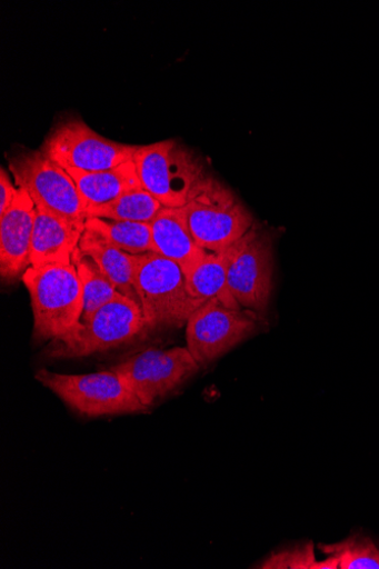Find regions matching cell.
<instances>
[{
    "mask_svg": "<svg viewBox=\"0 0 379 569\" xmlns=\"http://www.w3.org/2000/svg\"><path fill=\"white\" fill-rule=\"evenodd\" d=\"M86 229L99 233L107 241L131 254L157 252L150 223L91 218L87 219Z\"/></svg>",
    "mask_w": 379,
    "mask_h": 569,
    "instance_id": "obj_20",
    "label": "cell"
},
{
    "mask_svg": "<svg viewBox=\"0 0 379 569\" xmlns=\"http://www.w3.org/2000/svg\"><path fill=\"white\" fill-rule=\"evenodd\" d=\"M67 171L76 182L87 209L111 202L128 191L142 188L133 160L111 170Z\"/></svg>",
    "mask_w": 379,
    "mask_h": 569,
    "instance_id": "obj_16",
    "label": "cell"
},
{
    "mask_svg": "<svg viewBox=\"0 0 379 569\" xmlns=\"http://www.w3.org/2000/svg\"><path fill=\"white\" fill-rule=\"evenodd\" d=\"M86 231V223L76 222L37 206L31 241V267L71 264L72 256Z\"/></svg>",
    "mask_w": 379,
    "mask_h": 569,
    "instance_id": "obj_13",
    "label": "cell"
},
{
    "mask_svg": "<svg viewBox=\"0 0 379 569\" xmlns=\"http://www.w3.org/2000/svg\"><path fill=\"white\" fill-rule=\"evenodd\" d=\"M190 231L207 251L231 247L253 228V218L236 193L208 176L191 192L184 206Z\"/></svg>",
    "mask_w": 379,
    "mask_h": 569,
    "instance_id": "obj_4",
    "label": "cell"
},
{
    "mask_svg": "<svg viewBox=\"0 0 379 569\" xmlns=\"http://www.w3.org/2000/svg\"><path fill=\"white\" fill-rule=\"evenodd\" d=\"M200 369L188 348L182 347L147 349L111 368L148 408L178 390Z\"/></svg>",
    "mask_w": 379,
    "mask_h": 569,
    "instance_id": "obj_9",
    "label": "cell"
},
{
    "mask_svg": "<svg viewBox=\"0 0 379 569\" xmlns=\"http://www.w3.org/2000/svg\"><path fill=\"white\" fill-rule=\"evenodd\" d=\"M79 248L93 258V261L121 295L140 306L134 286L133 254L119 249L99 233L88 229L80 240Z\"/></svg>",
    "mask_w": 379,
    "mask_h": 569,
    "instance_id": "obj_17",
    "label": "cell"
},
{
    "mask_svg": "<svg viewBox=\"0 0 379 569\" xmlns=\"http://www.w3.org/2000/svg\"><path fill=\"white\" fill-rule=\"evenodd\" d=\"M315 547L312 542L270 555L259 568L265 569H317Z\"/></svg>",
    "mask_w": 379,
    "mask_h": 569,
    "instance_id": "obj_22",
    "label": "cell"
},
{
    "mask_svg": "<svg viewBox=\"0 0 379 569\" xmlns=\"http://www.w3.org/2000/svg\"><path fill=\"white\" fill-rule=\"evenodd\" d=\"M150 226L157 253L180 266L184 276L207 256L190 231L184 207H162Z\"/></svg>",
    "mask_w": 379,
    "mask_h": 569,
    "instance_id": "obj_14",
    "label": "cell"
},
{
    "mask_svg": "<svg viewBox=\"0 0 379 569\" xmlns=\"http://www.w3.org/2000/svg\"><path fill=\"white\" fill-rule=\"evenodd\" d=\"M258 328L257 316L232 309L218 299L200 306L187 322V348L200 368H206Z\"/></svg>",
    "mask_w": 379,
    "mask_h": 569,
    "instance_id": "obj_10",
    "label": "cell"
},
{
    "mask_svg": "<svg viewBox=\"0 0 379 569\" xmlns=\"http://www.w3.org/2000/svg\"><path fill=\"white\" fill-rule=\"evenodd\" d=\"M37 204L30 194L18 188L16 198L0 217V276L6 284H14L31 267L30 253Z\"/></svg>",
    "mask_w": 379,
    "mask_h": 569,
    "instance_id": "obj_12",
    "label": "cell"
},
{
    "mask_svg": "<svg viewBox=\"0 0 379 569\" xmlns=\"http://www.w3.org/2000/svg\"><path fill=\"white\" fill-rule=\"evenodd\" d=\"M133 162L142 188L172 209L184 207L193 189L209 176L201 159L173 139L139 146Z\"/></svg>",
    "mask_w": 379,
    "mask_h": 569,
    "instance_id": "obj_5",
    "label": "cell"
},
{
    "mask_svg": "<svg viewBox=\"0 0 379 569\" xmlns=\"http://www.w3.org/2000/svg\"><path fill=\"white\" fill-rule=\"evenodd\" d=\"M72 263L77 268L83 288V310L79 323H86L99 308L113 300L120 292L104 276L93 258L79 247L72 256Z\"/></svg>",
    "mask_w": 379,
    "mask_h": 569,
    "instance_id": "obj_19",
    "label": "cell"
},
{
    "mask_svg": "<svg viewBox=\"0 0 379 569\" xmlns=\"http://www.w3.org/2000/svg\"><path fill=\"white\" fill-rule=\"evenodd\" d=\"M17 191L18 188L12 184L8 171L4 168L0 169V217L10 209Z\"/></svg>",
    "mask_w": 379,
    "mask_h": 569,
    "instance_id": "obj_23",
    "label": "cell"
},
{
    "mask_svg": "<svg viewBox=\"0 0 379 569\" xmlns=\"http://www.w3.org/2000/svg\"><path fill=\"white\" fill-rule=\"evenodd\" d=\"M272 239L253 228L236 242L228 286L237 302L256 316L267 313L273 292Z\"/></svg>",
    "mask_w": 379,
    "mask_h": 569,
    "instance_id": "obj_11",
    "label": "cell"
},
{
    "mask_svg": "<svg viewBox=\"0 0 379 569\" xmlns=\"http://www.w3.org/2000/svg\"><path fill=\"white\" fill-rule=\"evenodd\" d=\"M133 262L134 286L148 330L187 325L203 303L189 295L180 266L157 252L133 254Z\"/></svg>",
    "mask_w": 379,
    "mask_h": 569,
    "instance_id": "obj_1",
    "label": "cell"
},
{
    "mask_svg": "<svg viewBox=\"0 0 379 569\" xmlns=\"http://www.w3.org/2000/svg\"><path fill=\"white\" fill-rule=\"evenodd\" d=\"M235 248L236 243L221 251H208L203 260L186 274L187 289L193 299L202 303L218 299L229 308H242L228 286V271Z\"/></svg>",
    "mask_w": 379,
    "mask_h": 569,
    "instance_id": "obj_15",
    "label": "cell"
},
{
    "mask_svg": "<svg viewBox=\"0 0 379 569\" xmlns=\"http://www.w3.org/2000/svg\"><path fill=\"white\" fill-rule=\"evenodd\" d=\"M8 162L16 184L24 189L37 206L61 218L86 223L87 207L66 169L41 150L28 148L10 153Z\"/></svg>",
    "mask_w": 379,
    "mask_h": 569,
    "instance_id": "obj_8",
    "label": "cell"
},
{
    "mask_svg": "<svg viewBox=\"0 0 379 569\" xmlns=\"http://www.w3.org/2000/svg\"><path fill=\"white\" fill-rule=\"evenodd\" d=\"M161 202L143 188L123 193L118 199L89 207L87 219L151 223L162 209Z\"/></svg>",
    "mask_w": 379,
    "mask_h": 569,
    "instance_id": "obj_18",
    "label": "cell"
},
{
    "mask_svg": "<svg viewBox=\"0 0 379 569\" xmlns=\"http://www.w3.org/2000/svg\"><path fill=\"white\" fill-rule=\"evenodd\" d=\"M22 281L31 298L37 341L57 339L79 323L83 288L73 263L30 267Z\"/></svg>",
    "mask_w": 379,
    "mask_h": 569,
    "instance_id": "obj_2",
    "label": "cell"
},
{
    "mask_svg": "<svg viewBox=\"0 0 379 569\" xmlns=\"http://www.w3.org/2000/svg\"><path fill=\"white\" fill-rule=\"evenodd\" d=\"M34 378L70 408L88 418L148 410L122 377L112 370L70 376L42 369Z\"/></svg>",
    "mask_w": 379,
    "mask_h": 569,
    "instance_id": "obj_7",
    "label": "cell"
},
{
    "mask_svg": "<svg viewBox=\"0 0 379 569\" xmlns=\"http://www.w3.org/2000/svg\"><path fill=\"white\" fill-rule=\"evenodd\" d=\"M139 146L107 139L81 118H61L44 138L40 150L66 170L98 172L133 160Z\"/></svg>",
    "mask_w": 379,
    "mask_h": 569,
    "instance_id": "obj_6",
    "label": "cell"
},
{
    "mask_svg": "<svg viewBox=\"0 0 379 569\" xmlns=\"http://www.w3.org/2000/svg\"><path fill=\"white\" fill-rule=\"evenodd\" d=\"M141 307L119 293L86 323L76 325L44 349L51 359L84 358L133 342L148 332Z\"/></svg>",
    "mask_w": 379,
    "mask_h": 569,
    "instance_id": "obj_3",
    "label": "cell"
},
{
    "mask_svg": "<svg viewBox=\"0 0 379 569\" xmlns=\"http://www.w3.org/2000/svg\"><path fill=\"white\" fill-rule=\"evenodd\" d=\"M319 548L322 553L337 559L339 569H379V542L361 533Z\"/></svg>",
    "mask_w": 379,
    "mask_h": 569,
    "instance_id": "obj_21",
    "label": "cell"
}]
</instances>
